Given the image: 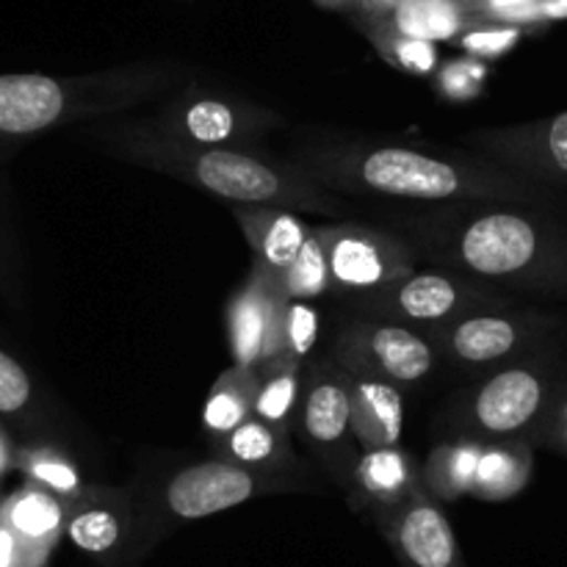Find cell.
<instances>
[{"mask_svg": "<svg viewBox=\"0 0 567 567\" xmlns=\"http://www.w3.org/2000/svg\"><path fill=\"white\" fill-rule=\"evenodd\" d=\"M111 155L197 186L236 205H269L293 214L343 216L347 205L299 166L271 161L244 147H194L155 131L150 122L100 131Z\"/></svg>", "mask_w": 567, "mask_h": 567, "instance_id": "3957f363", "label": "cell"}, {"mask_svg": "<svg viewBox=\"0 0 567 567\" xmlns=\"http://www.w3.org/2000/svg\"><path fill=\"white\" fill-rule=\"evenodd\" d=\"M233 216L252 247L255 260L275 269L277 275L297 260L313 227L293 210L269 208V205H236Z\"/></svg>", "mask_w": 567, "mask_h": 567, "instance_id": "d6986e66", "label": "cell"}, {"mask_svg": "<svg viewBox=\"0 0 567 567\" xmlns=\"http://www.w3.org/2000/svg\"><path fill=\"white\" fill-rule=\"evenodd\" d=\"M216 457L227 463L244 465V468L264 471V474H280L293 465L291 435L275 430L260 419H247L241 426L230 432L225 441L214 446Z\"/></svg>", "mask_w": 567, "mask_h": 567, "instance_id": "603a6c76", "label": "cell"}, {"mask_svg": "<svg viewBox=\"0 0 567 567\" xmlns=\"http://www.w3.org/2000/svg\"><path fill=\"white\" fill-rule=\"evenodd\" d=\"M480 454L482 443L468 441V437H454V441L437 443L430 452V457H426V463L421 465V485L437 504H449L463 496H471Z\"/></svg>", "mask_w": 567, "mask_h": 567, "instance_id": "d4e9b609", "label": "cell"}, {"mask_svg": "<svg viewBox=\"0 0 567 567\" xmlns=\"http://www.w3.org/2000/svg\"><path fill=\"white\" fill-rule=\"evenodd\" d=\"M354 3H358L365 14H371V20L377 22V20H382V17H385L388 11L399 3V0H354Z\"/></svg>", "mask_w": 567, "mask_h": 567, "instance_id": "74e56055", "label": "cell"}, {"mask_svg": "<svg viewBox=\"0 0 567 567\" xmlns=\"http://www.w3.org/2000/svg\"><path fill=\"white\" fill-rule=\"evenodd\" d=\"M299 360H269L258 365V393H255V419L266 421L275 430L291 435L293 413H297L299 391H302V369Z\"/></svg>", "mask_w": 567, "mask_h": 567, "instance_id": "4316f807", "label": "cell"}, {"mask_svg": "<svg viewBox=\"0 0 567 567\" xmlns=\"http://www.w3.org/2000/svg\"><path fill=\"white\" fill-rule=\"evenodd\" d=\"M567 377L559 352H535L487 371L463 393L449 424L460 437L480 443L532 441Z\"/></svg>", "mask_w": 567, "mask_h": 567, "instance_id": "5b68a950", "label": "cell"}, {"mask_svg": "<svg viewBox=\"0 0 567 567\" xmlns=\"http://www.w3.org/2000/svg\"><path fill=\"white\" fill-rule=\"evenodd\" d=\"M17 471L22 474L25 485L53 493L64 504L81 498L89 487L75 460L48 443H22V446L17 443Z\"/></svg>", "mask_w": 567, "mask_h": 567, "instance_id": "484cf974", "label": "cell"}, {"mask_svg": "<svg viewBox=\"0 0 567 567\" xmlns=\"http://www.w3.org/2000/svg\"><path fill=\"white\" fill-rule=\"evenodd\" d=\"M321 336V313L316 310L313 302H293L288 299L286 310H282L280 327H277L275 349H271V360H305L316 349Z\"/></svg>", "mask_w": 567, "mask_h": 567, "instance_id": "f1b7e54d", "label": "cell"}, {"mask_svg": "<svg viewBox=\"0 0 567 567\" xmlns=\"http://www.w3.org/2000/svg\"><path fill=\"white\" fill-rule=\"evenodd\" d=\"M291 164L327 192L480 205H540L554 199L551 188L480 155L430 153L404 144H327L302 150Z\"/></svg>", "mask_w": 567, "mask_h": 567, "instance_id": "6da1fadb", "label": "cell"}, {"mask_svg": "<svg viewBox=\"0 0 567 567\" xmlns=\"http://www.w3.org/2000/svg\"><path fill=\"white\" fill-rule=\"evenodd\" d=\"M415 247L480 286L567 293V230L548 216L493 205L413 221Z\"/></svg>", "mask_w": 567, "mask_h": 567, "instance_id": "7a4b0ae2", "label": "cell"}, {"mask_svg": "<svg viewBox=\"0 0 567 567\" xmlns=\"http://www.w3.org/2000/svg\"><path fill=\"white\" fill-rule=\"evenodd\" d=\"M369 39L374 42L377 53L388 61L396 70L408 72V75H435L437 64V48L432 42H421V39L413 37H402L396 31H388L382 25H371L369 28Z\"/></svg>", "mask_w": 567, "mask_h": 567, "instance_id": "f546056e", "label": "cell"}, {"mask_svg": "<svg viewBox=\"0 0 567 567\" xmlns=\"http://www.w3.org/2000/svg\"><path fill=\"white\" fill-rule=\"evenodd\" d=\"M11 471H17V441L11 437L9 426L0 421V482H3Z\"/></svg>", "mask_w": 567, "mask_h": 567, "instance_id": "8d00e7d4", "label": "cell"}, {"mask_svg": "<svg viewBox=\"0 0 567 567\" xmlns=\"http://www.w3.org/2000/svg\"><path fill=\"white\" fill-rule=\"evenodd\" d=\"M537 14H540V20H563L567 17V0H540Z\"/></svg>", "mask_w": 567, "mask_h": 567, "instance_id": "f35d334b", "label": "cell"}, {"mask_svg": "<svg viewBox=\"0 0 567 567\" xmlns=\"http://www.w3.org/2000/svg\"><path fill=\"white\" fill-rule=\"evenodd\" d=\"M487 66L480 59H460L435 70V89L452 103L476 97L485 86Z\"/></svg>", "mask_w": 567, "mask_h": 567, "instance_id": "1f68e13d", "label": "cell"}, {"mask_svg": "<svg viewBox=\"0 0 567 567\" xmlns=\"http://www.w3.org/2000/svg\"><path fill=\"white\" fill-rule=\"evenodd\" d=\"M37 404V388L31 374L17 358L0 349V421H25Z\"/></svg>", "mask_w": 567, "mask_h": 567, "instance_id": "4dcf8cb0", "label": "cell"}, {"mask_svg": "<svg viewBox=\"0 0 567 567\" xmlns=\"http://www.w3.org/2000/svg\"><path fill=\"white\" fill-rule=\"evenodd\" d=\"M557 321L532 310L491 308L460 316L449 324L430 330L432 347L452 363L465 369H498L543 347Z\"/></svg>", "mask_w": 567, "mask_h": 567, "instance_id": "52a82bcc", "label": "cell"}, {"mask_svg": "<svg viewBox=\"0 0 567 567\" xmlns=\"http://www.w3.org/2000/svg\"><path fill=\"white\" fill-rule=\"evenodd\" d=\"M177 78L175 64H133L72 78L6 72L0 75V142H22L70 122L116 114L166 92Z\"/></svg>", "mask_w": 567, "mask_h": 567, "instance_id": "277c9868", "label": "cell"}, {"mask_svg": "<svg viewBox=\"0 0 567 567\" xmlns=\"http://www.w3.org/2000/svg\"><path fill=\"white\" fill-rule=\"evenodd\" d=\"M64 524L66 504L48 491L22 485L0 498V526L25 540L28 546L53 554L64 537Z\"/></svg>", "mask_w": 567, "mask_h": 567, "instance_id": "ffe728a7", "label": "cell"}, {"mask_svg": "<svg viewBox=\"0 0 567 567\" xmlns=\"http://www.w3.org/2000/svg\"><path fill=\"white\" fill-rule=\"evenodd\" d=\"M537 6H540V0H476V3H471V11L485 9L487 14L498 17V20H540Z\"/></svg>", "mask_w": 567, "mask_h": 567, "instance_id": "d590c367", "label": "cell"}, {"mask_svg": "<svg viewBox=\"0 0 567 567\" xmlns=\"http://www.w3.org/2000/svg\"><path fill=\"white\" fill-rule=\"evenodd\" d=\"M150 125L194 147H241L249 138L280 125V116L264 105L192 86L177 94Z\"/></svg>", "mask_w": 567, "mask_h": 567, "instance_id": "8fae6325", "label": "cell"}, {"mask_svg": "<svg viewBox=\"0 0 567 567\" xmlns=\"http://www.w3.org/2000/svg\"><path fill=\"white\" fill-rule=\"evenodd\" d=\"M360 319L393 321L413 330H437L460 316L476 310L509 308V299L496 288L460 277L454 271H419L402 277L382 291L354 297Z\"/></svg>", "mask_w": 567, "mask_h": 567, "instance_id": "8992f818", "label": "cell"}, {"mask_svg": "<svg viewBox=\"0 0 567 567\" xmlns=\"http://www.w3.org/2000/svg\"><path fill=\"white\" fill-rule=\"evenodd\" d=\"M463 142L480 158L493 161L543 188H567V111L537 122L485 127L465 133Z\"/></svg>", "mask_w": 567, "mask_h": 567, "instance_id": "4fadbf2b", "label": "cell"}, {"mask_svg": "<svg viewBox=\"0 0 567 567\" xmlns=\"http://www.w3.org/2000/svg\"><path fill=\"white\" fill-rule=\"evenodd\" d=\"M529 443H540V446H548L551 452L565 454L567 457V377L563 388H559L557 399H554L551 410H548L546 419L537 426V432L532 435Z\"/></svg>", "mask_w": 567, "mask_h": 567, "instance_id": "836d02e7", "label": "cell"}, {"mask_svg": "<svg viewBox=\"0 0 567 567\" xmlns=\"http://www.w3.org/2000/svg\"><path fill=\"white\" fill-rule=\"evenodd\" d=\"M518 37L520 31L515 25H474L460 37V48L471 59H496V55L507 53L518 42Z\"/></svg>", "mask_w": 567, "mask_h": 567, "instance_id": "d6a6232c", "label": "cell"}, {"mask_svg": "<svg viewBox=\"0 0 567 567\" xmlns=\"http://www.w3.org/2000/svg\"><path fill=\"white\" fill-rule=\"evenodd\" d=\"M48 559L50 551L28 546L25 540L0 526V567H44Z\"/></svg>", "mask_w": 567, "mask_h": 567, "instance_id": "e575fe53", "label": "cell"}, {"mask_svg": "<svg viewBox=\"0 0 567 567\" xmlns=\"http://www.w3.org/2000/svg\"><path fill=\"white\" fill-rule=\"evenodd\" d=\"M136 526V502L125 487L89 485L66 504L64 537L89 557L109 559L127 546Z\"/></svg>", "mask_w": 567, "mask_h": 567, "instance_id": "2e32d148", "label": "cell"}, {"mask_svg": "<svg viewBox=\"0 0 567 567\" xmlns=\"http://www.w3.org/2000/svg\"><path fill=\"white\" fill-rule=\"evenodd\" d=\"M313 233L327 255L336 293L365 297L413 275L419 266L415 249L408 241L374 227L338 221V225H313Z\"/></svg>", "mask_w": 567, "mask_h": 567, "instance_id": "9c48e42d", "label": "cell"}, {"mask_svg": "<svg viewBox=\"0 0 567 567\" xmlns=\"http://www.w3.org/2000/svg\"><path fill=\"white\" fill-rule=\"evenodd\" d=\"M377 25L435 44L474 28V11L468 0H399Z\"/></svg>", "mask_w": 567, "mask_h": 567, "instance_id": "44dd1931", "label": "cell"}, {"mask_svg": "<svg viewBox=\"0 0 567 567\" xmlns=\"http://www.w3.org/2000/svg\"><path fill=\"white\" fill-rule=\"evenodd\" d=\"M371 518L402 567H465L463 548L446 513L426 491Z\"/></svg>", "mask_w": 567, "mask_h": 567, "instance_id": "9a60e30c", "label": "cell"}, {"mask_svg": "<svg viewBox=\"0 0 567 567\" xmlns=\"http://www.w3.org/2000/svg\"><path fill=\"white\" fill-rule=\"evenodd\" d=\"M255 393H258V374H255V369L230 365V369L216 377L203 408V430L208 435L210 446L225 441L236 426L252 419Z\"/></svg>", "mask_w": 567, "mask_h": 567, "instance_id": "7402d4cb", "label": "cell"}, {"mask_svg": "<svg viewBox=\"0 0 567 567\" xmlns=\"http://www.w3.org/2000/svg\"><path fill=\"white\" fill-rule=\"evenodd\" d=\"M291 482L280 474H264V471L227 463L221 457H210L203 463L186 465L175 476H169L161 502L172 518L203 520L241 507L266 493L291 491Z\"/></svg>", "mask_w": 567, "mask_h": 567, "instance_id": "7c38bea8", "label": "cell"}, {"mask_svg": "<svg viewBox=\"0 0 567 567\" xmlns=\"http://www.w3.org/2000/svg\"><path fill=\"white\" fill-rule=\"evenodd\" d=\"M291 430L302 435V441L343 487L352 485L360 446L349 426L347 377L332 360L313 363L302 374Z\"/></svg>", "mask_w": 567, "mask_h": 567, "instance_id": "30bf717a", "label": "cell"}, {"mask_svg": "<svg viewBox=\"0 0 567 567\" xmlns=\"http://www.w3.org/2000/svg\"><path fill=\"white\" fill-rule=\"evenodd\" d=\"M280 282L286 297L293 299V302H313V299L332 291L330 266H327V255L321 249V241L316 238L313 227H310V236L305 241L302 252L297 255V260L286 271H280Z\"/></svg>", "mask_w": 567, "mask_h": 567, "instance_id": "83f0119b", "label": "cell"}, {"mask_svg": "<svg viewBox=\"0 0 567 567\" xmlns=\"http://www.w3.org/2000/svg\"><path fill=\"white\" fill-rule=\"evenodd\" d=\"M349 491H352L349 502L354 509H369L371 515L388 513L424 491L421 465L402 446L360 452Z\"/></svg>", "mask_w": 567, "mask_h": 567, "instance_id": "e0dca14e", "label": "cell"}, {"mask_svg": "<svg viewBox=\"0 0 567 567\" xmlns=\"http://www.w3.org/2000/svg\"><path fill=\"white\" fill-rule=\"evenodd\" d=\"M286 302L288 297L282 291L280 275L255 260L249 275L227 302V343H230L233 365L258 369L269 363Z\"/></svg>", "mask_w": 567, "mask_h": 567, "instance_id": "5bb4252c", "label": "cell"}, {"mask_svg": "<svg viewBox=\"0 0 567 567\" xmlns=\"http://www.w3.org/2000/svg\"><path fill=\"white\" fill-rule=\"evenodd\" d=\"M532 474V449L526 441L482 443L471 496L480 502H504L520 493Z\"/></svg>", "mask_w": 567, "mask_h": 567, "instance_id": "cb8c5ba5", "label": "cell"}, {"mask_svg": "<svg viewBox=\"0 0 567 567\" xmlns=\"http://www.w3.org/2000/svg\"><path fill=\"white\" fill-rule=\"evenodd\" d=\"M330 360L347 374L369 377L408 391L432 374L437 352L430 336L413 327L354 319L338 332Z\"/></svg>", "mask_w": 567, "mask_h": 567, "instance_id": "ba28073f", "label": "cell"}, {"mask_svg": "<svg viewBox=\"0 0 567 567\" xmlns=\"http://www.w3.org/2000/svg\"><path fill=\"white\" fill-rule=\"evenodd\" d=\"M343 377L349 391V426L360 452L399 446L404 432L402 391L388 382L347 374V371Z\"/></svg>", "mask_w": 567, "mask_h": 567, "instance_id": "ac0fdd59", "label": "cell"}]
</instances>
